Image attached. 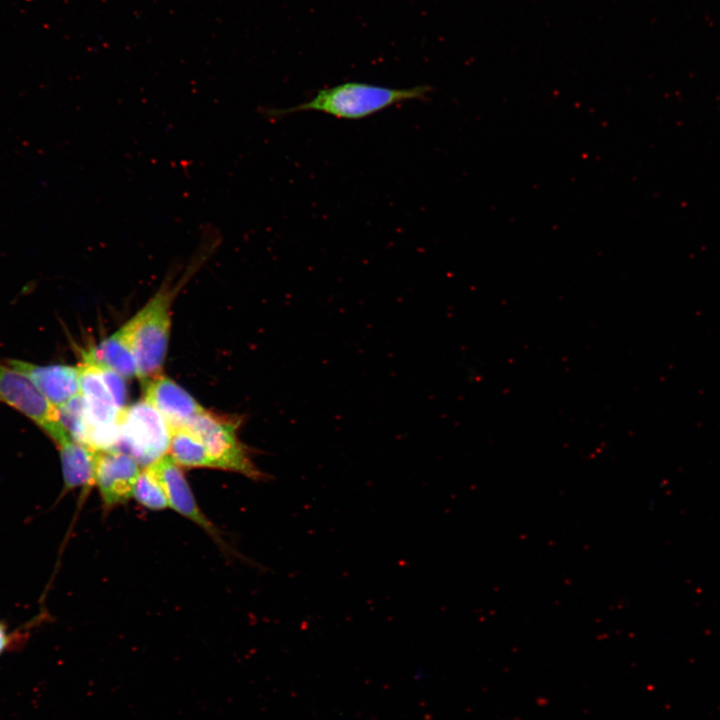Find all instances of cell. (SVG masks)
Wrapping results in <instances>:
<instances>
[{"label": "cell", "mask_w": 720, "mask_h": 720, "mask_svg": "<svg viewBox=\"0 0 720 720\" xmlns=\"http://www.w3.org/2000/svg\"><path fill=\"white\" fill-rule=\"evenodd\" d=\"M147 467L163 486L169 507L198 525L225 549L227 545L219 530L199 508L181 466L166 454Z\"/></svg>", "instance_id": "cell-7"}, {"label": "cell", "mask_w": 720, "mask_h": 720, "mask_svg": "<svg viewBox=\"0 0 720 720\" xmlns=\"http://www.w3.org/2000/svg\"><path fill=\"white\" fill-rule=\"evenodd\" d=\"M173 298L171 289L162 288L128 320L137 377L143 382L162 371L169 343Z\"/></svg>", "instance_id": "cell-2"}, {"label": "cell", "mask_w": 720, "mask_h": 720, "mask_svg": "<svg viewBox=\"0 0 720 720\" xmlns=\"http://www.w3.org/2000/svg\"><path fill=\"white\" fill-rule=\"evenodd\" d=\"M431 87L391 88L363 82H345L319 90L313 98L296 106L269 111L271 116L315 111L339 119L367 118L391 106L412 100H424Z\"/></svg>", "instance_id": "cell-1"}, {"label": "cell", "mask_w": 720, "mask_h": 720, "mask_svg": "<svg viewBox=\"0 0 720 720\" xmlns=\"http://www.w3.org/2000/svg\"><path fill=\"white\" fill-rule=\"evenodd\" d=\"M16 642L15 633L9 632L8 625L0 620V655Z\"/></svg>", "instance_id": "cell-16"}, {"label": "cell", "mask_w": 720, "mask_h": 720, "mask_svg": "<svg viewBox=\"0 0 720 720\" xmlns=\"http://www.w3.org/2000/svg\"><path fill=\"white\" fill-rule=\"evenodd\" d=\"M239 425L238 418L216 415L205 409L186 427L201 440L213 469L239 473L255 481L265 480L266 474L253 462L248 448L238 437Z\"/></svg>", "instance_id": "cell-3"}, {"label": "cell", "mask_w": 720, "mask_h": 720, "mask_svg": "<svg viewBox=\"0 0 720 720\" xmlns=\"http://www.w3.org/2000/svg\"><path fill=\"white\" fill-rule=\"evenodd\" d=\"M0 402L33 421L55 444L69 436L59 421L57 408L26 375L6 363H0Z\"/></svg>", "instance_id": "cell-5"}, {"label": "cell", "mask_w": 720, "mask_h": 720, "mask_svg": "<svg viewBox=\"0 0 720 720\" xmlns=\"http://www.w3.org/2000/svg\"><path fill=\"white\" fill-rule=\"evenodd\" d=\"M56 408L59 421L69 436L87 446L90 421L83 395L79 394Z\"/></svg>", "instance_id": "cell-13"}, {"label": "cell", "mask_w": 720, "mask_h": 720, "mask_svg": "<svg viewBox=\"0 0 720 720\" xmlns=\"http://www.w3.org/2000/svg\"><path fill=\"white\" fill-rule=\"evenodd\" d=\"M4 363L26 375L55 407L81 394L79 366L37 365L15 359L5 360Z\"/></svg>", "instance_id": "cell-9"}, {"label": "cell", "mask_w": 720, "mask_h": 720, "mask_svg": "<svg viewBox=\"0 0 720 720\" xmlns=\"http://www.w3.org/2000/svg\"><path fill=\"white\" fill-rule=\"evenodd\" d=\"M88 360V359H85ZM90 361V360H89ZM93 362V361H91ZM96 364L102 374V377L112 395L114 398L115 403L119 407L120 410H123L126 408V402H127V385H126V378H124L122 375L117 373L116 371L104 366Z\"/></svg>", "instance_id": "cell-15"}, {"label": "cell", "mask_w": 720, "mask_h": 720, "mask_svg": "<svg viewBox=\"0 0 720 720\" xmlns=\"http://www.w3.org/2000/svg\"><path fill=\"white\" fill-rule=\"evenodd\" d=\"M140 464L120 450L96 451L94 486L106 512L133 498Z\"/></svg>", "instance_id": "cell-6"}, {"label": "cell", "mask_w": 720, "mask_h": 720, "mask_svg": "<svg viewBox=\"0 0 720 720\" xmlns=\"http://www.w3.org/2000/svg\"><path fill=\"white\" fill-rule=\"evenodd\" d=\"M133 498L149 510L161 511L169 507L163 486L148 467H144L137 478Z\"/></svg>", "instance_id": "cell-14"}, {"label": "cell", "mask_w": 720, "mask_h": 720, "mask_svg": "<svg viewBox=\"0 0 720 720\" xmlns=\"http://www.w3.org/2000/svg\"><path fill=\"white\" fill-rule=\"evenodd\" d=\"M168 455L181 467L212 468L204 445L188 427L172 430Z\"/></svg>", "instance_id": "cell-12"}, {"label": "cell", "mask_w": 720, "mask_h": 720, "mask_svg": "<svg viewBox=\"0 0 720 720\" xmlns=\"http://www.w3.org/2000/svg\"><path fill=\"white\" fill-rule=\"evenodd\" d=\"M118 450L128 453L147 467L168 454L172 429L164 417L146 400L121 411Z\"/></svg>", "instance_id": "cell-4"}, {"label": "cell", "mask_w": 720, "mask_h": 720, "mask_svg": "<svg viewBox=\"0 0 720 720\" xmlns=\"http://www.w3.org/2000/svg\"><path fill=\"white\" fill-rule=\"evenodd\" d=\"M144 383V400L158 410L172 430L188 426L205 410L186 390L162 373Z\"/></svg>", "instance_id": "cell-8"}, {"label": "cell", "mask_w": 720, "mask_h": 720, "mask_svg": "<svg viewBox=\"0 0 720 720\" xmlns=\"http://www.w3.org/2000/svg\"><path fill=\"white\" fill-rule=\"evenodd\" d=\"M56 445L64 482L62 495L77 488L87 490L94 486L96 451L70 436Z\"/></svg>", "instance_id": "cell-10"}, {"label": "cell", "mask_w": 720, "mask_h": 720, "mask_svg": "<svg viewBox=\"0 0 720 720\" xmlns=\"http://www.w3.org/2000/svg\"><path fill=\"white\" fill-rule=\"evenodd\" d=\"M82 355L83 359L104 365L126 379L137 376L131 344V327L128 321L98 345L84 351Z\"/></svg>", "instance_id": "cell-11"}]
</instances>
